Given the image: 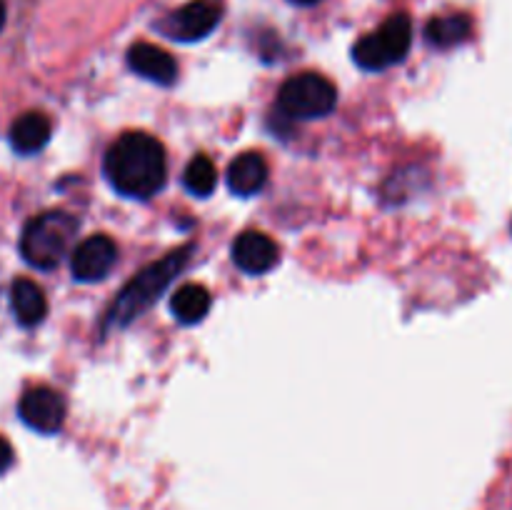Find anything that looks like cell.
Segmentation results:
<instances>
[{"instance_id": "6da1fadb", "label": "cell", "mask_w": 512, "mask_h": 510, "mask_svg": "<svg viewBox=\"0 0 512 510\" xmlns=\"http://www.w3.org/2000/svg\"><path fill=\"white\" fill-rule=\"evenodd\" d=\"M103 170L120 195L145 200L163 188L165 150L153 135L130 130L110 145Z\"/></svg>"}, {"instance_id": "7a4b0ae2", "label": "cell", "mask_w": 512, "mask_h": 510, "mask_svg": "<svg viewBox=\"0 0 512 510\" xmlns=\"http://www.w3.org/2000/svg\"><path fill=\"white\" fill-rule=\"evenodd\" d=\"M190 253H193V245H185V248L173 250V253L165 255L158 263H150L148 268H143L140 273H135V278L125 285L118 293L115 303L110 305L108 318H105V330L108 328H123V325L133 323L135 318L145 313L160 295L165 293L170 283L175 280V275L185 268Z\"/></svg>"}, {"instance_id": "3957f363", "label": "cell", "mask_w": 512, "mask_h": 510, "mask_svg": "<svg viewBox=\"0 0 512 510\" xmlns=\"http://www.w3.org/2000/svg\"><path fill=\"white\" fill-rule=\"evenodd\" d=\"M78 235V220L65 210H48L28 220L20 235V253L25 263L38 270L58 268Z\"/></svg>"}, {"instance_id": "277c9868", "label": "cell", "mask_w": 512, "mask_h": 510, "mask_svg": "<svg viewBox=\"0 0 512 510\" xmlns=\"http://www.w3.org/2000/svg\"><path fill=\"white\" fill-rule=\"evenodd\" d=\"M413 43V23L405 13H395L375 33L355 43L353 58L365 70H385L400 63Z\"/></svg>"}, {"instance_id": "5b68a950", "label": "cell", "mask_w": 512, "mask_h": 510, "mask_svg": "<svg viewBox=\"0 0 512 510\" xmlns=\"http://www.w3.org/2000/svg\"><path fill=\"white\" fill-rule=\"evenodd\" d=\"M338 103V90L325 75L300 73L285 80L278 90V105L283 115L295 120L323 118Z\"/></svg>"}, {"instance_id": "8992f818", "label": "cell", "mask_w": 512, "mask_h": 510, "mask_svg": "<svg viewBox=\"0 0 512 510\" xmlns=\"http://www.w3.org/2000/svg\"><path fill=\"white\" fill-rule=\"evenodd\" d=\"M220 18H223V3L220 0H190L183 8L165 15L158 28L170 40L195 43V40L208 38L218 28Z\"/></svg>"}, {"instance_id": "52a82bcc", "label": "cell", "mask_w": 512, "mask_h": 510, "mask_svg": "<svg viewBox=\"0 0 512 510\" xmlns=\"http://www.w3.org/2000/svg\"><path fill=\"white\" fill-rule=\"evenodd\" d=\"M18 413L28 428L53 435L63 428L65 400L58 390L48 388V385H38V388L25 390L23 398H20Z\"/></svg>"}, {"instance_id": "ba28073f", "label": "cell", "mask_w": 512, "mask_h": 510, "mask_svg": "<svg viewBox=\"0 0 512 510\" xmlns=\"http://www.w3.org/2000/svg\"><path fill=\"white\" fill-rule=\"evenodd\" d=\"M118 260V248L108 235H90L83 243L75 245L70 255V270L80 283H98L113 270Z\"/></svg>"}, {"instance_id": "9c48e42d", "label": "cell", "mask_w": 512, "mask_h": 510, "mask_svg": "<svg viewBox=\"0 0 512 510\" xmlns=\"http://www.w3.org/2000/svg\"><path fill=\"white\" fill-rule=\"evenodd\" d=\"M280 258V250L270 235L258 230H245L233 243V260L243 273L263 275L275 268Z\"/></svg>"}, {"instance_id": "30bf717a", "label": "cell", "mask_w": 512, "mask_h": 510, "mask_svg": "<svg viewBox=\"0 0 512 510\" xmlns=\"http://www.w3.org/2000/svg\"><path fill=\"white\" fill-rule=\"evenodd\" d=\"M128 65L133 73L150 83L173 85L178 78V63L173 60V55L153 43H135L128 50Z\"/></svg>"}, {"instance_id": "8fae6325", "label": "cell", "mask_w": 512, "mask_h": 510, "mask_svg": "<svg viewBox=\"0 0 512 510\" xmlns=\"http://www.w3.org/2000/svg\"><path fill=\"white\" fill-rule=\"evenodd\" d=\"M265 183H268V163H265L263 153L248 150L230 163L228 188L233 195L250 198V195H258L265 188Z\"/></svg>"}, {"instance_id": "7c38bea8", "label": "cell", "mask_w": 512, "mask_h": 510, "mask_svg": "<svg viewBox=\"0 0 512 510\" xmlns=\"http://www.w3.org/2000/svg\"><path fill=\"white\" fill-rule=\"evenodd\" d=\"M50 133H53V125L50 120L45 118L43 113L38 110H30V113H23L20 118L13 120L10 125V145H13L18 153L30 155V153H38L48 145Z\"/></svg>"}, {"instance_id": "4fadbf2b", "label": "cell", "mask_w": 512, "mask_h": 510, "mask_svg": "<svg viewBox=\"0 0 512 510\" xmlns=\"http://www.w3.org/2000/svg\"><path fill=\"white\" fill-rule=\"evenodd\" d=\"M10 308H13L15 318L25 328H33L48 313V300H45L43 290L38 283L28 278H18L10 285Z\"/></svg>"}, {"instance_id": "5bb4252c", "label": "cell", "mask_w": 512, "mask_h": 510, "mask_svg": "<svg viewBox=\"0 0 512 510\" xmlns=\"http://www.w3.org/2000/svg\"><path fill=\"white\" fill-rule=\"evenodd\" d=\"M210 293L205 285L188 283L180 285L178 290L170 298V310H173V318L183 325H195L208 315L210 310Z\"/></svg>"}, {"instance_id": "9a60e30c", "label": "cell", "mask_w": 512, "mask_h": 510, "mask_svg": "<svg viewBox=\"0 0 512 510\" xmlns=\"http://www.w3.org/2000/svg\"><path fill=\"white\" fill-rule=\"evenodd\" d=\"M470 30H473V20L468 15H440V18H433L428 23L425 38H428L430 45H438V48H453V45L470 38Z\"/></svg>"}, {"instance_id": "2e32d148", "label": "cell", "mask_w": 512, "mask_h": 510, "mask_svg": "<svg viewBox=\"0 0 512 510\" xmlns=\"http://www.w3.org/2000/svg\"><path fill=\"white\" fill-rule=\"evenodd\" d=\"M185 188L190 190L198 198H205L215 190V183H218V173H215V165L208 155H195L193 160L188 163L183 175Z\"/></svg>"}, {"instance_id": "e0dca14e", "label": "cell", "mask_w": 512, "mask_h": 510, "mask_svg": "<svg viewBox=\"0 0 512 510\" xmlns=\"http://www.w3.org/2000/svg\"><path fill=\"white\" fill-rule=\"evenodd\" d=\"M13 465V445L5 438H0V475Z\"/></svg>"}, {"instance_id": "ac0fdd59", "label": "cell", "mask_w": 512, "mask_h": 510, "mask_svg": "<svg viewBox=\"0 0 512 510\" xmlns=\"http://www.w3.org/2000/svg\"><path fill=\"white\" fill-rule=\"evenodd\" d=\"M3 25H5V3L0 0V30H3Z\"/></svg>"}, {"instance_id": "d6986e66", "label": "cell", "mask_w": 512, "mask_h": 510, "mask_svg": "<svg viewBox=\"0 0 512 510\" xmlns=\"http://www.w3.org/2000/svg\"><path fill=\"white\" fill-rule=\"evenodd\" d=\"M290 3H295V5H315V3H320V0H290Z\"/></svg>"}]
</instances>
